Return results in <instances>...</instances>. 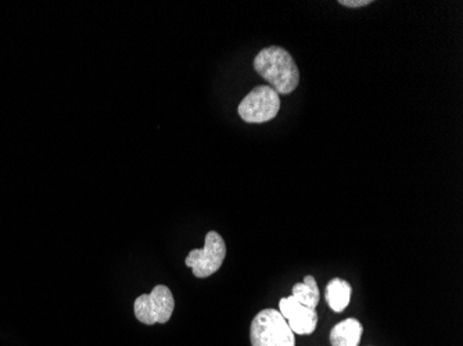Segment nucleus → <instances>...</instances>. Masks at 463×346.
<instances>
[{"label": "nucleus", "instance_id": "f257e3e1", "mask_svg": "<svg viewBox=\"0 0 463 346\" xmlns=\"http://www.w3.org/2000/svg\"><path fill=\"white\" fill-rule=\"evenodd\" d=\"M254 70L278 95H290L300 82V71L291 54L280 46L262 49L254 59Z\"/></svg>", "mask_w": 463, "mask_h": 346}, {"label": "nucleus", "instance_id": "f03ea898", "mask_svg": "<svg viewBox=\"0 0 463 346\" xmlns=\"http://www.w3.org/2000/svg\"><path fill=\"white\" fill-rule=\"evenodd\" d=\"M251 346H296V337L277 309H264L252 319Z\"/></svg>", "mask_w": 463, "mask_h": 346}, {"label": "nucleus", "instance_id": "7ed1b4c3", "mask_svg": "<svg viewBox=\"0 0 463 346\" xmlns=\"http://www.w3.org/2000/svg\"><path fill=\"white\" fill-rule=\"evenodd\" d=\"M175 309V299L166 285H156L152 293L137 296L134 304L135 316L146 326L170 322Z\"/></svg>", "mask_w": 463, "mask_h": 346}, {"label": "nucleus", "instance_id": "20e7f679", "mask_svg": "<svg viewBox=\"0 0 463 346\" xmlns=\"http://www.w3.org/2000/svg\"><path fill=\"white\" fill-rule=\"evenodd\" d=\"M280 110V98L268 85L257 86L239 104L238 113L244 122L264 124L277 118Z\"/></svg>", "mask_w": 463, "mask_h": 346}, {"label": "nucleus", "instance_id": "39448f33", "mask_svg": "<svg viewBox=\"0 0 463 346\" xmlns=\"http://www.w3.org/2000/svg\"><path fill=\"white\" fill-rule=\"evenodd\" d=\"M226 257V244L217 231H208L204 248L194 249L186 257V267H192L199 278L210 277L222 267Z\"/></svg>", "mask_w": 463, "mask_h": 346}, {"label": "nucleus", "instance_id": "423d86ee", "mask_svg": "<svg viewBox=\"0 0 463 346\" xmlns=\"http://www.w3.org/2000/svg\"><path fill=\"white\" fill-rule=\"evenodd\" d=\"M279 312L294 334L309 335L317 329L318 313L315 309L301 305L293 295L282 298L279 302Z\"/></svg>", "mask_w": 463, "mask_h": 346}, {"label": "nucleus", "instance_id": "0eeeda50", "mask_svg": "<svg viewBox=\"0 0 463 346\" xmlns=\"http://www.w3.org/2000/svg\"><path fill=\"white\" fill-rule=\"evenodd\" d=\"M364 327L356 319L343 320L330 332L332 346H358L363 337Z\"/></svg>", "mask_w": 463, "mask_h": 346}, {"label": "nucleus", "instance_id": "6e6552de", "mask_svg": "<svg viewBox=\"0 0 463 346\" xmlns=\"http://www.w3.org/2000/svg\"><path fill=\"white\" fill-rule=\"evenodd\" d=\"M351 293H353V287H351L350 283L342 280V278H333L326 285L325 298H326L327 305L330 306L333 312L342 313L350 304Z\"/></svg>", "mask_w": 463, "mask_h": 346}, {"label": "nucleus", "instance_id": "1a4fd4ad", "mask_svg": "<svg viewBox=\"0 0 463 346\" xmlns=\"http://www.w3.org/2000/svg\"><path fill=\"white\" fill-rule=\"evenodd\" d=\"M293 296L300 302L301 305L307 308L315 309L318 306L321 293L318 285L312 276H307L304 283H298L293 285Z\"/></svg>", "mask_w": 463, "mask_h": 346}, {"label": "nucleus", "instance_id": "9d476101", "mask_svg": "<svg viewBox=\"0 0 463 346\" xmlns=\"http://www.w3.org/2000/svg\"><path fill=\"white\" fill-rule=\"evenodd\" d=\"M339 4L351 9H358V7L368 6L372 4V0H340Z\"/></svg>", "mask_w": 463, "mask_h": 346}]
</instances>
